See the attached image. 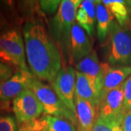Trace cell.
Instances as JSON below:
<instances>
[{
    "instance_id": "e0dca14e",
    "label": "cell",
    "mask_w": 131,
    "mask_h": 131,
    "mask_svg": "<svg viewBox=\"0 0 131 131\" xmlns=\"http://www.w3.org/2000/svg\"><path fill=\"white\" fill-rule=\"evenodd\" d=\"M39 119L42 131H77L74 125L66 119L45 114Z\"/></svg>"
},
{
    "instance_id": "d4e9b609",
    "label": "cell",
    "mask_w": 131,
    "mask_h": 131,
    "mask_svg": "<svg viewBox=\"0 0 131 131\" xmlns=\"http://www.w3.org/2000/svg\"><path fill=\"white\" fill-rule=\"evenodd\" d=\"M122 131H131V111L127 112L122 123Z\"/></svg>"
},
{
    "instance_id": "4fadbf2b",
    "label": "cell",
    "mask_w": 131,
    "mask_h": 131,
    "mask_svg": "<svg viewBox=\"0 0 131 131\" xmlns=\"http://www.w3.org/2000/svg\"><path fill=\"white\" fill-rule=\"evenodd\" d=\"M76 20L89 36L93 37L95 33V24L97 23L95 1H82L77 12Z\"/></svg>"
},
{
    "instance_id": "277c9868",
    "label": "cell",
    "mask_w": 131,
    "mask_h": 131,
    "mask_svg": "<svg viewBox=\"0 0 131 131\" xmlns=\"http://www.w3.org/2000/svg\"><path fill=\"white\" fill-rule=\"evenodd\" d=\"M0 62L17 71H30L26 62L25 45L21 32L11 28L0 32Z\"/></svg>"
},
{
    "instance_id": "8fae6325",
    "label": "cell",
    "mask_w": 131,
    "mask_h": 131,
    "mask_svg": "<svg viewBox=\"0 0 131 131\" xmlns=\"http://www.w3.org/2000/svg\"><path fill=\"white\" fill-rule=\"evenodd\" d=\"M34 75L30 71L19 70L15 72L9 80L1 82V90L5 101H11L25 90L28 89L29 84Z\"/></svg>"
},
{
    "instance_id": "7402d4cb",
    "label": "cell",
    "mask_w": 131,
    "mask_h": 131,
    "mask_svg": "<svg viewBox=\"0 0 131 131\" xmlns=\"http://www.w3.org/2000/svg\"><path fill=\"white\" fill-rule=\"evenodd\" d=\"M124 106L127 112L131 111V75L123 84Z\"/></svg>"
},
{
    "instance_id": "52a82bcc",
    "label": "cell",
    "mask_w": 131,
    "mask_h": 131,
    "mask_svg": "<svg viewBox=\"0 0 131 131\" xmlns=\"http://www.w3.org/2000/svg\"><path fill=\"white\" fill-rule=\"evenodd\" d=\"M127 112L124 106L123 84L103 95L98 106V117L122 124Z\"/></svg>"
},
{
    "instance_id": "3957f363",
    "label": "cell",
    "mask_w": 131,
    "mask_h": 131,
    "mask_svg": "<svg viewBox=\"0 0 131 131\" xmlns=\"http://www.w3.org/2000/svg\"><path fill=\"white\" fill-rule=\"evenodd\" d=\"M106 42L107 63L112 67H131V31L114 20Z\"/></svg>"
},
{
    "instance_id": "83f0119b",
    "label": "cell",
    "mask_w": 131,
    "mask_h": 131,
    "mask_svg": "<svg viewBox=\"0 0 131 131\" xmlns=\"http://www.w3.org/2000/svg\"><path fill=\"white\" fill-rule=\"evenodd\" d=\"M18 131H34L31 130H28V129H26V128H24V127H20Z\"/></svg>"
},
{
    "instance_id": "8992f818",
    "label": "cell",
    "mask_w": 131,
    "mask_h": 131,
    "mask_svg": "<svg viewBox=\"0 0 131 131\" xmlns=\"http://www.w3.org/2000/svg\"><path fill=\"white\" fill-rule=\"evenodd\" d=\"M12 106L19 126L37 120L43 112L42 104L36 95L29 89L25 90L15 98Z\"/></svg>"
},
{
    "instance_id": "44dd1931",
    "label": "cell",
    "mask_w": 131,
    "mask_h": 131,
    "mask_svg": "<svg viewBox=\"0 0 131 131\" xmlns=\"http://www.w3.org/2000/svg\"><path fill=\"white\" fill-rule=\"evenodd\" d=\"M18 123L15 117L9 114L0 115V131H17Z\"/></svg>"
},
{
    "instance_id": "cb8c5ba5",
    "label": "cell",
    "mask_w": 131,
    "mask_h": 131,
    "mask_svg": "<svg viewBox=\"0 0 131 131\" xmlns=\"http://www.w3.org/2000/svg\"><path fill=\"white\" fill-rule=\"evenodd\" d=\"M14 69H13L9 66L0 62V82H3L8 80L14 74Z\"/></svg>"
},
{
    "instance_id": "4316f807",
    "label": "cell",
    "mask_w": 131,
    "mask_h": 131,
    "mask_svg": "<svg viewBox=\"0 0 131 131\" xmlns=\"http://www.w3.org/2000/svg\"><path fill=\"white\" fill-rule=\"evenodd\" d=\"M0 83H1V82H0ZM0 101H4V99H3V95H2V90H1V86H0Z\"/></svg>"
},
{
    "instance_id": "484cf974",
    "label": "cell",
    "mask_w": 131,
    "mask_h": 131,
    "mask_svg": "<svg viewBox=\"0 0 131 131\" xmlns=\"http://www.w3.org/2000/svg\"><path fill=\"white\" fill-rule=\"evenodd\" d=\"M13 111V106L10 101H0V112H10Z\"/></svg>"
},
{
    "instance_id": "9c48e42d",
    "label": "cell",
    "mask_w": 131,
    "mask_h": 131,
    "mask_svg": "<svg viewBox=\"0 0 131 131\" xmlns=\"http://www.w3.org/2000/svg\"><path fill=\"white\" fill-rule=\"evenodd\" d=\"M108 65L107 63H100L96 52L93 50L90 55L76 64V69L77 71L88 77L95 84L98 92L101 93L105 71Z\"/></svg>"
},
{
    "instance_id": "9a60e30c",
    "label": "cell",
    "mask_w": 131,
    "mask_h": 131,
    "mask_svg": "<svg viewBox=\"0 0 131 131\" xmlns=\"http://www.w3.org/2000/svg\"><path fill=\"white\" fill-rule=\"evenodd\" d=\"M75 96L88 101L96 106H99L101 93L88 77L76 71Z\"/></svg>"
},
{
    "instance_id": "603a6c76",
    "label": "cell",
    "mask_w": 131,
    "mask_h": 131,
    "mask_svg": "<svg viewBox=\"0 0 131 131\" xmlns=\"http://www.w3.org/2000/svg\"><path fill=\"white\" fill-rule=\"evenodd\" d=\"M61 1H53V0H48V1H40L39 5L41 9L45 11V13H52L58 10L59 6L61 5Z\"/></svg>"
},
{
    "instance_id": "f1b7e54d",
    "label": "cell",
    "mask_w": 131,
    "mask_h": 131,
    "mask_svg": "<svg viewBox=\"0 0 131 131\" xmlns=\"http://www.w3.org/2000/svg\"><path fill=\"white\" fill-rule=\"evenodd\" d=\"M4 112H0V115H2V114H3Z\"/></svg>"
},
{
    "instance_id": "5bb4252c",
    "label": "cell",
    "mask_w": 131,
    "mask_h": 131,
    "mask_svg": "<svg viewBox=\"0 0 131 131\" xmlns=\"http://www.w3.org/2000/svg\"><path fill=\"white\" fill-rule=\"evenodd\" d=\"M131 75V67L115 66L108 65L103 77V87L101 92V98L108 92L124 84L125 80Z\"/></svg>"
},
{
    "instance_id": "30bf717a",
    "label": "cell",
    "mask_w": 131,
    "mask_h": 131,
    "mask_svg": "<svg viewBox=\"0 0 131 131\" xmlns=\"http://www.w3.org/2000/svg\"><path fill=\"white\" fill-rule=\"evenodd\" d=\"M93 51V44L88 34L77 23L71 28L70 38L71 58L73 63H79Z\"/></svg>"
},
{
    "instance_id": "5b68a950",
    "label": "cell",
    "mask_w": 131,
    "mask_h": 131,
    "mask_svg": "<svg viewBox=\"0 0 131 131\" xmlns=\"http://www.w3.org/2000/svg\"><path fill=\"white\" fill-rule=\"evenodd\" d=\"M28 89L37 97L43 107L45 114L68 119L77 125L76 115L62 102L50 87L43 84L34 76L29 84Z\"/></svg>"
},
{
    "instance_id": "6da1fadb",
    "label": "cell",
    "mask_w": 131,
    "mask_h": 131,
    "mask_svg": "<svg viewBox=\"0 0 131 131\" xmlns=\"http://www.w3.org/2000/svg\"><path fill=\"white\" fill-rule=\"evenodd\" d=\"M25 52L29 69L40 81L52 83L61 69V56L42 24L28 20L23 27Z\"/></svg>"
},
{
    "instance_id": "7c38bea8",
    "label": "cell",
    "mask_w": 131,
    "mask_h": 131,
    "mask_svg": "<svg viewBox=\"0 0 131 131\" xmlns=\"http://www.w3.org/2000/svg\"><path fill=\"white\" fill-rule=\"evenodd\" d=\"M77 131H92L98 117V107L88 101L74 96Z\"/></svg>"
},
{
    "instance_id": "ffe728a7",
    "label": "cell",
    "mask_w": 131,
    "mask_h": 131,
    "mask_svg": "<svg viewBox=\"0 0 131 131\" xmlns=\"http://www.w3.org/2000/svg\"><path fill=\"white\" fill-rule=\"evenodd\" d=\"M92 131H122V124L98 117Z\"/></svg>"
},
{
    "instance_id": "2e32d148",
    "label": "cell",
    "mask_w": 131,
    "mask_h": 131,
    "mask_svg": "<svg viewBox=\"0 0 131 131\" xmlns=\"http://www.w3.org/2000/svg\"><path fill=\"white\" fill-rule=\"evenodd\" d=\"M97 36L100 42L103 43L107 39L110 26L114 21V15L103 5L102 1H95Z\"/></svg>"
},
{
    "instance_id": "7a4b0ae2",
    "label": "cell",
    "mask_w": 131,
    "mask_h": 131,
    "mask_svg": "<svg viewBox=\"0 0 131 131\" xmlns=\"http://www.w3.org/2000/svg\"><path fill=\"white\" fill-rule=\"evenodd\" d=\"M82 0H63L50 22V34L63 54L70 49L71 28L75 24L77 9Z\"/></svg>"
},
{
    "instance_id": "d6986e66",
    "label": "cell",
    "mask_w": 131,
    "mask_h": 131,
    "mask_svg": "<svg viewBox=\"0 0 131 131\" xmlns=\"http://www.w3.org/2000/svg\"><path fill=\"white\" fill-rule=\"evenodd\" d=\"M9 2H0V32L5 31L7 29L15 28L11 26L10 11H12V3Z\"/></svg>"
},
{
    "instance_id": "ac0fdd59",
    "label": "cell",
    "mask_w": 131,
    "mask_h": 131,
    "mask_svg": "<svg viewBox=\"0 0 131 131\" xmlns=\"http://www.w3.org/2000/svg\"><path fill=\"white\" fill-rule=\"evenodd\" d=\"M102 2L116 18L117 23L121 26H124L128 20V11L125 2L103 0Z\"/></svg>"
},
{
    "instance_id": "ba28073f",
    "label": "cell",
    "mask_w": 131,
    "mask_h": 131,
    "mask_svg": "<svg viewBox=\"0 0 131 131\" xmlns=\"http://www.w3.org/2000/svg\"><path fill=\"white\" fill-rule=\"evenodd\" d=\"M52 89L62 102L76 115L74 103L76 71L71 66L62 67L52 83Z\"/></svg>"
}]
</instances>
